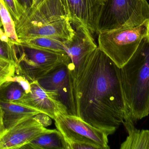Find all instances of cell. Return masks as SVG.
Masks as SVG:
<instances>
[{
    "label": "cell",
    "instance_id": "cb8c5ba5",
    "mask_svg": "<svg viewBox=\"0 0 149 149\" xmlns=\"http://www.w3.org/2000/svg\"><path fill=\"white\" fill-rule=\"evenodd\" d=\"M5 131L3 119V112L0 104V135Z\"/></svg>",
    "mask_w": 149,
    "mask_h": 149
},
{
    "label": "cell",
    "instance_id": "7c38bea8",
    "mask_svg": "<svg viewBox=\"0 0 149 149\" xmlns=\"http://www.w3.org/2000/svg\"><path fill=\"white\" fill-rule=\"evenodd\" d=\"M69 19L72 24H80L91 33L97 31L103 2L101 0H65Z\"/></svg>",
    "mask_w": 149,
    "mask_h": 149
},
{
    "label": "cell",
    "instance_id": "ba28073f",
    "mask_svg": "<svg viewBox=\"0 0 149 149\" xmlns=\"http://www.w3.org/2000/svg\"><path fill=\"white\" fill-rule=\"evenodd\" d=\"M69 65L60 66L37 81L43 88L66 108L68 115L75 116Z\"/></svg>",
    "mask_w": 149,
    "mask_h": 149
},
{
    "label": "cell",
    "instance_id": "44dd1931",
    "mask_svg": "<svg viewBox=\"0 0 149 149\" xmlns=\"http://www.w3.org/2000/svg\"><path fill=\"white\" fill-rule=\"evenodd\" d=\"M3 1L14 22H17L24 12L23 8L17 0H3Z\"/></svg>",
    "mask_w": 149,
    "mask_h": 149
},
{
    "label": "cell",
    "instance_id": "9a60e30c",
    "mask_svg": "<svg viewBox=\"0 0 149 149\" xmlns=\"http://www.w3.org/2000/svg\"><path fill=\"white\" fill-rule=\"evenodd\" d=\"M21 149H67L63 136L57 129H50L38 136Z\"/></svg>",
    "mask_w": 149,
    "mask_h": 149
},
{
    "label": "cell",
    "instance_id": "5bb4252c",
    "mask_svg": "<svg viewBox=\"0 0 149 149\" xmlns=\"http://www.w3.org/2000/svg\"><path fill=\"white\" fill-rule=\"evenodd\" d=\"M131 117L123 122L128 136L121 144L120 149H149V130L137 129Z\"/></svg>",
    "mask_w": 149,
    "mask_h": 149
},
{
    "label": "cell",
    "instance_id": "3957f363",
    "mask_svg": "<svg viewBox=\"0 0 149 149\" xmlns=\"http://www.w3.org/2000/svg\"><path fill=\"white\" fill-rule=\"evenodd\" d=\"M149 32V19L134 27L122 26L102 31L98 34V47L121 68L130 59Z\"/></svg>",
    "mask_w": 149,
    "mask_h": 149
},
{
    "label": "cell",
    "instance_id": "7a4b0ae2",
    "mask_svg": "<svg viewBox=\"0 0 149 149\" xmlns=\"http://www.w3.org/2000/svg\"><path fill=\"white\" fill-rule=\"evenodd\" d=\"M125 101L134 122L149 115V41L140 43L128 62L120 68Z\"/></svg>",
    "mask_w": 149,
    "mask_h": 149
},
{
    "label": "cell",
    "instance_id": "9c48e42d",
    "mask_svg": "<svg viewBox=\"0 0 149 149\" xmlns=\"http://www.w3.org/2000/svg\"><path fill=\"white\" fill-rule=\"evenodd\" d=\"M49 130L36 115L5 130L0 135V149H21Z\"/></svg>",
    "mask_w": 149,
    "mask_h": 149
},
{
    "label": "cell",
    "instance_id": "7402d4cb",
    "mask_svg": "<svg viewBox=\"0 0 149 149\" xmlns=\"http://www.w3.org/2000/svg\"><path fill=\"white\" fill-rule=\"evenodd\" d=\"M7 80H14V81H17L22 86V87H23L24 90L25 91L26 94L30 92V82L28 80L26 79L25 78L21 76V75H18V74L16 73L14 77L8 78Z\"/></svg>",
    "mask_w": 149,
    "mask_h": 149
},
{
    "label": "cell",
    "instance_id": "ffe728a7",
    "mask_svg": "<svg viewBox=\"0 0 149 149\" xmlns=\"http://www.w3.org/2000/svg\"><path fill=\"white\" fill-rule=\"evenodd\" d=\"M16 73V65L14 63L0 59V85L8 78Z\"/></svg>",
    "mask_w": 149,
    "mask_h": 149
},
{
    "label": "cell",
    "instance_id": "d6986e66",
    "mask_svg": "<svg viewBox=\"0 0 149 149\" xmlns=\"http://www.w3.org/2000/svg\"><path fill=\"white\" fill-rule=\"evenodd\" d=\"M0 59L14 63L16 66L17 59L15 47L0 27Z\"/></svg>",
    "mask_w": 149,
    "mask_h": 149
},
{
    "label": "cell",
    "instance_id": "2e32d148",
    "mask_svg": "<svg viewBox=\"0 0 149 149\" xmlns=\"http://www.w3.org/2000/svg\"><path fill=\"white\" fill-rule=\"evenodd\" d=\"M66 41L56 38L38 37L28 38L21 41L20 44L41 50L66 53L65 48Z\"/></svg>",
    "mask_w": 149,
    "mask_h": 149
},
{
    "label": "cell",
    "instance_id": "ac0fdd59",
    "mask_svg": "<svg viewBox=\"0 0 149 149\" xmlns=\"http://www.w3.org/2000/svg\"><path fill=\"white\" fill-rule=\"evenodd\" d=\"M0 17L4 33L7 37L15 45L20 44V40L16 31L15 22L11 18L3 0H0Z\"/></svg>",
    "mask_w": 149,
    "mask_h": 149
},
{
    "label": "cell",
    "instance_id": "83f0119b",
    "mask_svg": "<svg viewBox=\"0 0 149 149\" xmlns=\"http://www.w3.org/2000/svg\"><path fill=\"white\" fill-rule=\"evenodd\" d=\"M101 1H103V2H104V1H105V0H101Z\"/></svg>",
    "mask_w": 149,
    "mask_h": 149
},
{
    "label": "cell",
    "instance_id": "484cf974",
    "mask_svg": "<svg viewBox=\"0 0 149 149\" xmlns=\"http://www.w3.org/2000/svg\"><path fill=\"white\" fill-rule=\"evenodd\" d=\"M37 0H32V5L34 4V3H36V1Z\"/></svg>",
    "mask_w": 149,
    "mask_h": 149
},
{
    "label": "cell",
    "instance_id": "4316f807",
    "mask_svg": "<svg viewBox=\"0 0 149 149\" xmlns=\"http://www.w3.org/2000/svg\"><path fill=\"white\" fill-rule=\"evenodd\" d=\"M148 40L149 41V32L148 35Z\"/></svg>",
    "mask_w": 149,
    "mask_h": 149
},
{
    "label": "cell",
    "instance_id": "277c9868",
    "mask_svg": "<svg viewBox=\"0 0 149 149\" xmlns=\"http://www.w3.org/2000/svg\"><path fill=\"white\" fill-rule=\"evenodd\" d=\"M149 19L146 0H105L97 24V34L121 26L134 27Z\"/></svg>",
    "mask_w": 149,
    "mask_h": 149
},
{
    "label": "cell",
    "instance_id": "52a82bcc",
    "mask_svg": "<svg viewBox=\"0 0 149 149\" xmlns=\"http://www.w3.org/2000/svg\"><path fill=\"white\" fill-rule=\"evenodd\" d=\"M67 18L69 11L65 0H37L15 23L17 35L19 38L31 30Z\"/></svg>",
    "mask_w": 149,
    "mask_h": 149
},
{
    "label": "cell",
    "instance_id": "4fadbf2b",
    "mask_svg": "<svg viewBox=\"0 0 149 149\" xmlns=\"http://www.w3.org/2000/svg\"><path fill=\"white\" fill-rule=\"evenodd\" d=\"M3 112V119L5 130L21 122L41 113L30 108L13 102L0 101Z\"/></svg>",
    "mask_w": 149,
    "mask_h": 149
},
{
    "label": "cell",
    "instance_id": "5b68a950",
    "mask_svg": "<svg viewBox=\"0 0 149 149\" xmlns=\"http://www.w3.org/2000/svg\"><path fill=\"white\" fill-rule=\"evenodd\" d=\"M17 64L16 73L21 75L30 83L37 81L63 64H70L67 53L32 48L22 45H15Z\"/></svg>",
    "mask_w": 149,
    "mask_h": 149
},
{
    "label": "cell",
    "instance_id": "8fae6325",
    "mask_svg": "<svg viewBox=\"0 0 149 149\" xmlns=\"http://www.w3.org/2000/svg\"><path fill=\"white\" fill-rule=\"evenodd\" d=\"M72 24L75 27L74 36L65 42L66 52L70 59V71L82 64L98 47L88 29L82 25Z\"/></svg>",
    "mask_w": 149,
    "mask_h": 149
},
{
    "label": "cell",
    "instance_id": "8992f818",
    "mask_svg": "<svg viewBox=\"0 0 149 149\" xmlns=\"http://www.w3.org/2000/svg\"><path fill=\"white\" fill-rule=\"evenodd\" d=\"M67 149H109L108 136L79 117L60 115L55 120Z\"/></svg>",
    "mask_w": 149,
    "mask_h": 149
},
{
    "label": "cell",
    "instance_id": "30bf717a",
    "mask_svg": "<svg viewBox=\"0 0 149 149\" xmlns=\"http://www.w3.org/2000/svg\"><path fill=\"white\" fill-rule=\"evenodd\" d=\"M13 103L25 106L44 114L55 120L60 115L68 114L66 108L45 91L37 81L31 83L29 92Z\"/></svg>",
    "mask_w": 149,
    "mask_h": 149
},
{
    "label": "cell",
    "instance_id": "6da1fadb",
    "mask_svg": "<svg viewBox=\"0 0 149 149\" xmlns=\"http://www.w3.org/2000/svg\"><path fill=\"white\" fill-rule=\"evenodd\" d=\"M70 72L75 116L108 136L113 134L130 115L120 68L98 47Z\"/></svg>",
    "mask_w": 149,
    "mask_h": 149
},
{
    "label": "cell",
    "instance_id": "d4e9b609",
    "mask_svg": "<svg viewBox=\"0 0 149 149\" xmlns=\"http://www.w3.org/2000/svg\"><path fill=\"white\" fill-rule=\"evenodd\" d=\"M3 27L2 23L1 21V17H0V27L1 28Z\"/></svg>",
    "mask_w": 149,
    "mask_h": 149
},
{
    "label": "cell",
    "instance_id": "603a6c76",
    "mask_svg": "<svg viewBox=\"0 0 149 149\" xmlns=\"http://www.w3.org/2000/svg\"><path fill=\"white\" fill-rule=\"evenodd\" d=\"M21 6L23 8L24 11L29 8L32 4V0H17Z\"/></svg>",
    "mask_w": 149,
    "mask_h": 149
},
{
    "label": "cell",
    "instance_id": "e0dca14e",
    "mask_svg": "<svg viewBox=\"0 0 149 149\" xmlns=\"http://www.w3.org/2000/svg\"><path fill=\"white\" fill-rule=\"evenodd\" d=\"M26 94L17 81L7 80L0 85V101L11 102L22 99Z\"/></svg>",
    "mask_w": 149,
    "mask_h": 149
}]
</instances>
